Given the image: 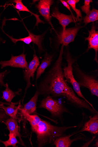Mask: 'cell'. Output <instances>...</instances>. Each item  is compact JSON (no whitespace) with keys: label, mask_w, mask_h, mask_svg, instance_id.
I'll return each mask as SVG.
<instances>
[{"label":"cell","mask_w":98,"mask_h":147,"mask_svg":"<svg viewBox=\"0 0 98 147\" xmlns=\"http://www.w3.org/2000/svg\"><path fill=\"white\" fill-rule=\"evenodd\" d=\"M64 47L62 45L57 59L37 86L39 95L63 97L76 108L88 110L93 114L98 113L86 101L78 97L66 81L62 66Z\"/></svg>","instance_id":"1"},{"label":"cell","mask_w":98,"mask_h":147,"mask_svg":"<svg viewBox=\"0 0 98 147\" xmlns=\"http://www.w3.org/2000/svg\"><path fill=\"white\" fill-rule=\"evenodd\" d=\"M77 126L58 127L41 119L39 124L31 127L32 131L36 135V143L38 147H43L53 143L57 138L65 136V132Z\"/></svg>","instance_id":"2"},{"label":"cell","mask_w":98,"mask_h":147,"mask_svg":"<svg viewBox=\"0 0 98 147\" xmlns=\"http://www.w3.org/2000/svg\"><path fill=\"white\" fill-rule=\"evenodd\" d=\"M74 77L76 78L80 87H85L90 90L92 95L98 97V81L96 76L87 74L83 71L78 65L74 66Z\"/></svg>","instance_id":"3"},{"label":"cell","mask_w":98,"mask_h":147,"mask_svg":"<svg viewBox=\"0 0 98 147\" xmlns=\"http://www.w3.org/2000/svg\"><path fill=\"white\" fill-rule=\"evenodd\" d=\"M66 59L68 65L63 69V73L66 81L70 83L78 96L87 102L93 109L92 105L83 96L80 89V87L74 76L73 72V64L75 62L76 59L73 58L70 53L68 51L66 55Z\"/></svg>","instance_id":"4"},{"label":"cell","mask_w":98,"mask_h":147,"mask_svg":"<svg viewBox=\"0 0 98 147\" xmlns=\"http://www.w3.org/2000/svg\"><path fill=\"white\" fill-rule=\"evenodd\" d=\"M38 108L47 109L53 117L62 119L63 114L68 113L72 114L69 110L59 100L48 96L42 100Z\"/></svg>","instance_id":"5"},{"label":"cell","mask_w":98,"mask_h":147,"mask_svg":"<svg viewBox=\"0 0 98 147\" xmlns=\"http://www.w3.org/2000/svg\"><path fill=\"white\" fill-rule=\"evenodd\" d=\"M82 28V26L79 25L74 27L66 29L64 32H62L57 37L58 46L63 45L64 47L67 46L70 43L73 42L78 32Z\"/></svg>","instance_id":"6"},{"label":"cell","mask_w":98,"mask_h":147,"mask_svg":"<svg viewBox=\"0 0 98 147\" xmlns=\"http://www.w3.org/2000/svg\"><path fill=\"white\" fill-rule=\"evenodd\" d=\"M40 65V62L39 58L35 52L33 56L32 60L30 62L27 69L23 70L24 78L26 82V86L25 88V94L27 90L30 88L32 84L30 78H32V81L34 80V73L39 66Z\"/></svg>","instance_id":"7"},{"label":"cell","mask_w":98,"mask_h":147,"mask_svg":"<svg viewBox=\"0 0 98 147\" xmlns=\"http://www.w3.org/2000/svg\"><path fill=\"white\" fill-rule=\"evenodd\" d=\"M27 31L29 34V36L24 38L16 39L8 35H7L14 43L16 44L18 42L22 41L26 44L30 45L31 43L33 42L37 45L38 50L40 52L44 51L42 44L43 38L45 35V33L40 35H36L32 33L29 30H27Z\"/></svg>","instance_id":"8"},{"label":"cell","mask_w":98,"mask_h":147,"mask_svg":"<svg viewBox=\"0 0 98 147\" xmlns=\"http://www.w3.org/2000/svg\"><path fill=\"white\" fill-rule=\"evenodd\" d=\"M26 56L24 52L18 56H14L11 55V59L9 60L0 61L1 68L3 69L6 67L10 66L27 69L28 65L26 59Z\"/></svg>","instance_id":"9"},{"label":"cell","mask_w":98,"mask_h":147,"mask_svg":"<svg viewBox=\"0 0 98 147\" xmlns=\"http://www.w3.org/2000/svg\"><path fill=\"white\" fill-rule=\"evenodd\" d=\"M96 26L94 22L91 26V30L89 31V36L85 38V41L87 40L89 44L87 52L91 49H93L95 52V57L94 59L98 63L97 53L98 51V32L96 31Z\"/></svg>","instance_id":"10"},{"label":"cell","mask_w":98,"mask_h":147,"mask_svg":"<svg viewBox=\"0 0 98 147\" xmlns=\"http://www.w3.org/2000/svg\"><path fill=\"white\" fill-rule=\"evenodd\" d=\"M53 3V1L52 0H41L35 5L40 15L51 25L53 29L54 28L51 21L50 8Z\"/></svg>","instance_id":"11"},{"label":"cell","mask_w":98,"mask_h":147,"mask_svg":"<svg viewBox=\"0 0 98 147\" xmlns=\"http://www.w3.org/2000/svg\"><path fill=\"white\" fill-rule=\"evenodd\" d=\"M51 16L56 18L59 23L62 26L63 31L64 32L66 30V27L69 24L72 22L76 23V18L72 15H67L61 13L57 7H55L53 10Z\"/></svg>","instance_id":"12"},{"label":"cell","mask_w":98,"mask_h":147,"mask_svg":"<svg viewBox=\"0 0 98 147\" xmlns=\"http://www.w3.org/2000/svg\"><path fill=\"white\" fill-rule=\"evenodd\" d=\"M89 117L90 119L85 123L82 129L76 132V134L87 131L94 135H98V113Z\"/></svg>","instance_id":"13"},{"label":"cell","mask_w":98,"mask_h":147,"mask_svg":"<svg viewBox=\"0 0 98 147\" xmlns=\"http://www.w3.org/2000/svg\"><path fill=\"white\" fill-rule=\"evenodd\" d=\"M39 96V92L37 90L34 96L30 101L25 104L24 107L19 109L21 113H24L30 115L35 114L36 113V104Z\"/></svg>","instance_id":"14"},{"label":"cell","mask_w":98,"mask_h":147,"mask_svg":"<svg viewBox=\"0 0 98 147\" xmlns=\"http://www.w3.org/2000/svg\"><path fill=\"white\" fill-rule=\"evenodd\" d=\"M5 123L7 125V128L9 132L13 133L16 137H18L21 142V145L25 146L22 140L19 131V127L17 119L10 117L6 120Z\"/></svg>","instance_id":"15"},{"label":"cell","mask_w":98,"mask_h":147,"mask_svg":"<svg viewBox=\"0 0 98 147\" xmlns=\"http://www.w3.org/2000/svg\"><path fill=\"white\" fill-rule=\"evenodd\" d=\"M76 134V133L74 132L72 134L67 136L60 137L55 140L53 143V144L56 147H70L74 142L82 139L80 137L73 140L71 139V137Z\"/></svg>","instance_id":"16"},{"label":"cell","mask_w":98,"mask_h":147,"mask_svg":"<svg viewBox=\"0 0 98 147\" xmlns=\"http://www.w3.org/2000/svg\"><path fill=\"white\" fill-rule=\"evenodd\" d=\"M53 55L49 54L47 52L41 63L37 69L36 77V84H37V80L45 71V70L51 64L52 61Z\"/></svg>","instance_id":"17"},{"label":"cell","mask_w":98,"mask_h":147,"mask_svg":"<svg viewBox=\"0 0 98 147\" xmlns=\"http://www.w3.org/2000/svg\"><path fill=\"white\" fill-rule=\"evenodd\" d=\"M19 103V102H11L9 105L7 107L5 106L3 104H0V108L4 110L5 113L10 117L17 119V113L21 105L20 104L18 107L16 105Z\"/></svg>","instance_id":"18"},{"label":"cell","mask_w":98,"mask_h":147,"mask_svg":"<svg viewBox=\"0 0 98 147\" xmlns=\"http://www.w3.org/2000/svg\"><path fill=\"white\" fill-rule=\"evenodd\" d=\"M12 2L16 3L15 7L16 9L19 11L29 12L30 14L35 17L36 20V22L35 26H38V24L39 23L45 24L44 22L43 21L41 20L39 18V17L40 16L34 14V13L29 10L28 9V8L23 4L21 0H15V1H12Z\"/></svg>","instance_id":"19"},{"label":"cell","mask_w":98,"mask_h":147,"mask_svg":"<svg viewBox=\"0 0 98 147\" xmlns=\"http://www.w3.org/2000/svg\"><path fill=\"white\" fill-rule=\"evenodd\" d=\"M5 85L6 88L2 92L3 96L1 98L5 100L7 102L11 103L14 98L17 95H20V93L21 92L22 89H20L17 92H13L9 88L7 83H6Z\"/></svg>","instance_id":"20"},{"label":"cell","mask_w":98,"mask_h":147,"mask_svg":"<svg viewBox=\"0 0 98 147\" xmlns=\"http://www.w3.org/2000/svg\"><path fill=\"white\" fill-rule=\"evenodd\" d=\"M83 23L86 25L89 23L94 22L98 20V10L93 9L89 14L84 17Z\"/></svg>","instance_id":"21"},{"label":"cell","mask_w":98,"mask_h":147,"mask_svg":"<svg viewBox=\"0 0 98 147\" xmlns=\"http://www.w3.org/2000/svg\"><path fill=\"white\" fill-rule=\"evenodd\" d=\"M24 118L28 121L31 126V127L38 125L41 119L36 115H30L24 113H21Z\"/></svg>","instance_id":"22"},{"label":"cell","mask_w":98,"mask_h":147,"mask_svg":"<svg viewBox=\"0 0 98 147\" xmlns=\"http://www.w3.org/2000/svg\"><path fill=\"white\" fill-rule=\"evenodd\" d=\"M8 136L9 139L7 140L4 141L0 140V143H3L6 147L10 146H12L13 147H17V144H21L18 140L16 137L13 133L9 132Z\"/></svg>","instance_id":"23"},{"label":"cell","mask_w":98,"mask_h":147,"mask_svg":"<svg viewBox=\"0 0 98 147\" xmlns=\"http://www.w3.org/2000/svg\"><path fill=\"white\" fill-rule=\"evenodd\" d=\"M79 0H68L67 1L68 4L71 6L73 10L76 12L77 16L76 18V21H80L82 18V15L80 9H77L76 4L79 2Z\"/></svg>","instance_id":"24"},{"label":"cell","mask_w":98,"mask_h":147,"mask_svg":"<svg viewBox=\"0 0 98 147\" xmlns=\"http://www.w3.org/2000/svg\"><path fill=\"white\" fill-rule=\"evenodd\" d=\"M92 2V0H85L84 5L81 7L82 11L85 13L87 15L89 14L91 11L90 9V4Z\"/></svg>","instance_id":"25"},{"label":"cell","mask_w":98,"mask_h":147,"mask_svg":"<svg viewBox=\"0 0 98 147\" xmlns=\"http://www.w3.org/2000/svg\"><path fill=\"white\" fill-rule=\"evenodd\" d=\"M10 117L7 115L2 109H0V122L5 123L6 120Z\"/></svg>","instance_id":"26"},{"label":"cell","mask_w":98,"mask_h":147,"mask_svg":"<svg viewBox=\"0 0 98 147\" xmlns=\"http://www.w3.org/2000/svg\"><path fill=\"white\" fill-rule=\"evenodd\" d=\"M9 73L7 70L3 72L0 73V85L2 86L6 87L5 85L4 84L3 80L7 74Z\"/></svg>","instance_id":"27"},{"label":"cell","mask_w":98,"mask_h":147,"mask_svg":"<svg viewBox=\"0 0 98 147\" xmlns=\"http://www.w3.org/2000/svg\"><path fill=\"white\" fill-rule=\"evenodd\" d=\"M60 1L64 5V6L66 7L71 12L72 14V16H74L71 9V8L70 7L69 5L68 4L67 2L64 1H62V0H61Z\"/></svg>","instance_id":"28"},{"label":"cell","mask_w":98,"mask_h":147,"mask_svg":"<svg viewBox=\"0 0 98 147\" xmlns=\"http://www.w3.org/2000/svg\"><path fill=\"white\" fill-rule=\"evenodd\" d=\"M0 20H1V16H0ZM2 42L3 43L5 42V41L4 40L1 38L0 36V42Z\"/></svg>","instance_id":"29"},{"label":"cell","mask_w":98,"mask_h":147,"mask_svg":"<svg viewBox=\"0 0 98 147\" xmlns=\"http://www.w3.org/2000/svg\"><path fill=\"white\" fill-rule=\"evenodd\" d=\"M98 140H97V142H96V143L94 145V146H95V147H98Z\"/></svg>","instance_id":"30"},{"label":"cell","mask_w":98,"mask_h":147,"mask_svg":"<svg viewBox=\"0 0 98 147\" xmlns=\"http://www.w3.org/2000/svg\"><path fill=\"white\" fill-rule=\"evenodd\" d=\"M0 7H2V6H0Z\"/></svg>","instance_id":"31"},{"label":"cell","mask_w":98,"mask_h":147,"mask_svg":"<svg viewBox=\"0 0 98 147\" xmlns=\"http://www.w3.org/2000/svg\"><path fill=\"white\" fill-rule=\"evenodd\" d=\"M0 109H1V108H0Z\"/></svg>","instance_id":"32"}]
</instances>
